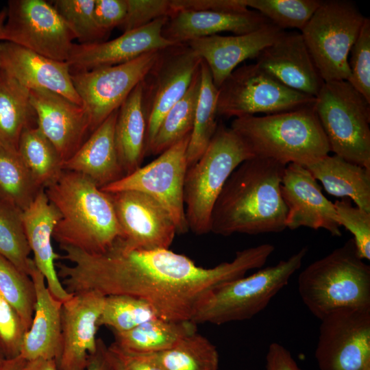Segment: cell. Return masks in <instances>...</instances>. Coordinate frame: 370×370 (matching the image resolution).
Segmentation results:
<instances>
[{
    "label": "cell",
    "mask_w": 370,
    "mask_h": 370,
    "mask_svg": "<svg viewBox=\"0 0 370 370\" xmlns=\"http://www.w3.org/2000/svg\"><path fill=\"white\" fill-rule=\"evenodd\" d=\"M61 249L64 252L61 258L70 264H57V271L68 293L138 297L148 302L158 317L172 321H191L210 291L262 268L270 256L261 244L237 251L230 262L204 268L169 249H136L120 238L101 254L68 246Z\"/></svg>",
    "instance_id": "1"
},
{
    "label": "cell",
    "mask_w": 370,
    "mask_h": 370,
    "mask_svg": "<svg viewBox=\"0 0 370 370\" xmlns=\"http://www.w3.org/2000/svg\"><path fill=\"white\" fill-rule=\"evenodd\" d=\"M286 165L254 157L231 173L214 205L210 232L257 235L285 229L288 209L281 193Z\"/></svg>",
    "instance_id": "2"
},
{
    "label": "cell",
    "mask_w": 370,
    "mask_h": 370,
    "mask_svg": "<svg viewBox=\"0 0 370 370\" xmlns=\"http://www.w3.org/2000/svg\"><path fill=\"white\" fill-rule=\"evenodd\" d=\"M45 191L60 214L53 234L60 247L101 254L121 237V227L109 194L88 177L64 170Z\"/></svg>",
    "instance_id": "3"
},
{
    "label": "cell",
    "mask_w": 370,
    "mask_h": 370,
    "mask_svg": "<svg viewBox=\"0 0 370 370\" xmlns=\"http://www.w3.org/2000/svg\"><path fill=\"white\" fill-rule=\"evenodd\" d=\"M230 128L254 157L284 165L306 166L330 151L313 105L273 114L235 118Z\"/></svg>",
    "instance_id": "4"
},
{
    "label": "cell",
    "mask_w": 370,
    "mask_h": 370,
    "mask_svg": "<svg viewBox=\"0 0 370 370\" xmlns=\"http://www.w3.org/2000/svg\"><path fill=\"white\" fill-rule=\"evenodd\" d=\"M298 291L319 320L338 309L370 308V266L358 254L353 238L307 266Z\"/></svg>",
    "instance_id": "5"
},
{
    "label": "cell",
    "mask_w": 370,
    "mask_h": 370,
    "mask_svg": "<svg viewBox=\"0 0 370 370\" xmlns=\"http://www.w3.org/2000/svg\"><path fill=\"white\" fill-rule=\"evenodd\" d=\"M254 157L236 132L218 123L207 148L186 173L184 203L188 230L197 235L210 232L212 211L225 183L238 165Z\"/></svg>",
    "instance_id": "6"
},
{
    "label": "cell",
    "mask_w": 370,
    "mask_h": 370,
    "mask_svg": "<svg viewBox=\"0 0 370 370\" xmlns=\"http://www.w3.org/2000/svg\"><path fill=\"white\" fill-rule=\"evenodd\" d=\"M308 252L304 247L286 260L254 273L227 282L210 291L197 307L191 321L221 325L251 319L263 310L300 269Z\"/></svg>",
    "instance_id": "7"
},
{
    "label": "cell",
    "mask_w": 370,
    "mask_h": 370,
    "mask_svg": "<svg viewBox=\"0 0 370 370\" xmlns=\"http://www.w3.org/2000/svg\"><path fill=\"white\" fill-rule=\"evenodd\" d=\"M330 151L370 169V102L346 80L324 82L313 104Z\"/></svg>",
    "instance_id": "8"
},
{
    "label": "cell",
    "mask_w": 370,
    "mask_h": 370,
    "mask_svg": "<svg viewBox=\"0 0 370 370\" xmlns=\"http://www.w3.org/2000/svg\"><path fill=\"white\" fill-rule=\"evenodd\" d=\"M365 17L351 1H322L301 34L324 82L350 77L348 56Z\"/></svg>",
    "instance_id": "9"
},
{
    "label": "cell",
    "mask_w": 370,
    "mask_h": 370,
    "mask_svg": "<svg viewBox=\"0 0 370 370\" xmlns=\"http://www.w3.org/2000/svg\"><path fill=\"white\" fill-rule=\"evenodd\" d=\"M314 99L284 86L256 63L243 64L218 88L217 114L234 119L273 114L312 106Z\"/></svg>",
    "instance_id": "10"
},
{
    "label": "cell",
    "mask_w": 370,
    "mask_h": 370,
    "mask_svg": "<svg viewBox=\"0 0 370 370\" xmlns=\"http://www.w3.org/2000/svg\"><path fill=\"white\" fill-rule=\"evenodd\" d=\"M190 135L159 154L148 164L100 189L107 193L138 191L160 203L171 214L177 234L188 227L184 203V185L188 169L186 152Z\"/></svg>",
    "instance_id": "11"
},
{
    "label": "cell",
    "mask_w": 370,
    "mask_h": 370,
    "mask_svg": "<svg viewBox=\"0 0 370 370\" xmlns=\"http://www.w3.org/2000/svg\"><path fill=\"white\" fill-rule=\"evenodd\" d=\"M161 50L146 53L125 63L71 73L73 86L85 108L90 134L119 108L157 61Z\"/></svg>",
    "instance_id": "12"
},
{
    "label": "cell",
    "mask_w": 370,
    "mask_h": 370,
    "mask_svg": "<svg viewBox=\"0 0 370 370\" xmlns=\"http://www.w3.org/2000/svg\"><path fill=\"white\" fill-rule=\"evenodd\" d=\"M4 40L48 58L66 62L75 37L51 3L10 0Z\"/></svg>",
    "instance_id": "13"
},
{
    "label": "cell",
    "mask_w": 370,
    "mask_h": 370,
    "mask_svg": "<svg viewBox=\"0 0 370 370\" xmlns=\"http://www.w3.org/2000/svg\"><path fill=\"white\" fill-rule=\"evenodd\" d=\"M320 321V370H370V308L338 309Z\"/></svg>",
    "instance_id": "14"
},
{
    "label": "cell",
    "mask_w": 370,
    "mask_h": 370,
    "mask_svg": "<svg viewBox=\"0 0 370 370\" xmlns=\"http://www.w3.org/2000/svg\"><path fill=\"white\" fill-rule=\"evenodd\" d=\"M201 62L187 43H177L160 51L142 81L147 123L146 153L164 116L186 92Z\"/></svg>",
    "instance_id": "15"
},
{
    "label": "cell",
    "mask_w": 370,
    "mask_h": 370,
    "mask_svg": "<svg viewBox=\"0 0 370 370\" xmlns=\"http://www.w3.org/2000/svg\"><path fill=\"white\" fill-rule=\"evenodd\" d=\"M113 204L121 236L136 249H169L177 233L169 212L156 200L138 191L108 193Z\"/></svg>",
    "instance_id": "16"
},
{
    "label": "cell",
    "mask_w": 370,
    "mask_h": 370,
    "mask_svg": "<svg viewBox=\"0 0 370 370\" xmlns=\"http://www.w3.org/2000/svg\"><path fill=\"white\" fill-rule=\"evenodd\" d=\"M105 296L88 291L72 294L62 306L59 370H86L97 350V333Z\"/></svg>",
    "instance_id": "17"
},
{
    "label": "cell",
    "mask_w": 370,
    "mask_h": 370,
    "mask_svg": "<svg viewBox=\"0 0 370 370\" xmlns=\"http://www.w3.org/2000/svg\"><path fill=\"white\" fill-rule=\"evenodd\" d=\"M281 193L288 209L286 228L324 229L334 236H341L334 203L323 195L307 168L295 163L287 164L282 179Z\"/></svg>",
    "instance_id": "18"
},
{
    "label": "cell",
    "mask_w": 370,
    "mask_h": 370,
    "mask_svg": "<svg viewBox=\"0 0 370 370\" xmlns=\"http://www.w3.org/2000/svg\"><path fill=\"white\" fill-rule=\"evenodd\" d=\"M168 18L156 19L144 27L123 32L109 41L86 45L74 43L66 62L71 73L125 63L146 53L175 45L165 39L162 34Z\"/></svg>",
    "instance_id": "19"
},
{
    "label": "cell",
    "mask_w": 370,
    "mask_h": 370,
    "mask_svg": "<svg viewBox=\"0 0 370 370\" xmlns=\"http://www.w3.org/2000/svg\"><path fill=\"white\" fill-rule=\"evenodd\" d=\"M29 97L37 127L54 145L63 162L66 161L90 134L85 108L49 90H30Z\"/></svg>",
    "instance_id": "20"
},
{
    "label": "cell",
    "mask_w": 370,
    "mask_h": 370,
    "mask_svg": "<svg viewBox=\"0 0 370 370\" xmlns=\"http://www.w3.org/2000/svg\"><path fill=\"white\" fill-rule=\"evenodd\" d=\"M256 60L261 69L297 92L315 97L324 83L299 32L284 31Z\"/></svg>",
    "instance_id": "21"
},
{
    "label": "cell",
    "mask_w": 370,
    "mask_h": 370,
    "mask_svg": "<svg viewBox=\"0 0 370 370\" xmlns=\"http://www.w3.org/2000/svg\"><path fill=\"white\" fill-rule=\"evenodd\" d=\"M0 69L29 90H49L82 106L66 62L54 60L15 43L1 40Z\"/></svg>",
    "instance_id": "22"
},
{
    "label": "cell",
    "mask_w": 370,
    "mask_h": 370,
    "mask_svg": "<svg viewBox=\"0 0 370 370\" xmlns=\"http://www.w3.org/2000/svg\"><path fill=\"white\" fill-rule=\"evenodd\" d=\"M284 31L271 23L244 34H216L186 43L207 64L213 83L219 88L238 64L247 59L256 58Z\"/></svg>",
    "instance_id": "23"
},
{
    "label": "cell",
    "mask_w": 370,
    "mask_h": 370,
    "mask_svg": "<svg viewBox=\"0 0 370 370\" xmlns=\"http://www.w3.org/2000/svg\"><path fill=\"white\" fill-rule=\"evenodd\" d=\"M60 219V212L50 203L45 189L38 192L30 206L23 212L26 238L35 265L44 276L52 295L64 301L72 294L66 291L58 275L56 260L60 256L55 252L52 245L54 228Z\"/></svg>",
    "instance_id": "24"
},
{
    "label": "cell",
    "mask_w": 370,
    "mask_h": 370,
    "mask_svg": "<svg viewBox=\"0 0 370 370\" xmlns=\"http://www.w3.org/2000/svg\"><path fill=\"white\" fill-rule=\"evenodd\" d=\"M36 292L33 318L26 331L21 356L25 360L53 359L57 363L61 353L62 306L48 288L44 276L35 263L31 270Z\"/></svg>",
    "instance_id": "25"
},
{
    "label": "cell",
    "mask_w": 370,
    "mask_h": 370,
    "mask_svg": "<svg viewBox=\"0 0 370 370\" xmlns=\"http://www.w3.org/2000/svg\"><path fill=\"white\" fill-rule=\"evenodd\" d=\"M271 23L257 11L243 12L179 11L169 17L162 28L163 37L173 43L216 35L222 32L249 33Z\"/></svg>",
    "instance_id": "26"
},
{
    "label": "cell",
    "mask_w": 370,
    "mask_h": 370,
    "mask_svg": "<svg viewBox=\"0 0 370 370\" xmlns=\"http://www.w3.org/2000/svg\"><path fill=\"white\" fill-rule=\"evenodd\" d=\"M118 110L110 114L90 134L75 153L63 162V170L82 174L100 188L125 176L118 158L114 140Z\"/></svg>",
    "instance_id": "27"
},
{
    "label": "cell",
    "mask_w": 370,
    "mask_h": 370,
    "mask_svg": "<svg viewBox=\"0 0 370 370\" xmlns=\"http://www.w3.org/2000/svg\"><path fill=\"white\" fill-rule=\"evenodd\" d=\"M147 135L141 82L119 107L115 123L116 149L125 175L141 166L146 156Z\"/></svg>",
    "instance_id": "28"
},
{
    "label": "cell",
    "mask_w": 370,
    "mask_h": 370,
    "mask_svg": "<svg viewBox=\"0 0 370 370\" xmlns=\"http://www.w3.org/2000/svg\"><path fill=\"white\" fill-rule=\"evenodd\" d=\"M305 167L328 193L349 197L357 207L370 212V169L336 155H327Z\"/></svg>",
    "instance_id": "29"
},
{
    "label": "cell",
    "mask_w": 370,
    "mask_h": 370,
    "mask_svg": "<svg viewBox=\"0 0 370 370\" xmlns=\"http://www.w3.org/2000/svg\"><path fill=\"white\" fill-rule=\"evenodd\" d=\"M36 124L29 90L0 69V146L18 152L22 132Z\"/></svg>",
    "instance_id": "30"
},
{
    "label": "cell",
    "mask_w": 370,
    "mask_h": 370,
    "mask_svg": "<svg viewBox=\"0 0 370 370\" xmlns=\"http://www.w3.org/2000/svg\"><path fill=\"white\" fill-rule=\"evenodd\" d=\"M196 332L197 324L190 320L172 321L158 317L125 332H113V343L133 352L160 353Z\"/></svg>",
    "instance_id": "31"
},
{
    "label": "cell",
    "mask_w": 370,
    "mask_h": 370,
    "mask_svg": "<svg viewBox=\"0 0 370 370\" xmlns=\"http://www.w3.org/2000/svg\"><path fill=\"white\" fill-rule=\"evenodd\" d=\"M18 153L40 189L56 182L64 171L58 151L37 125L23 130L18 141Z\"/></svg>",
    "instance_id": "32"
},
{
    "label": "cell",
    "mask_w": 370,
    "mask_h": 370,
    "mask_svg": "<svg viewBox=\"0 0 370 370\" xmlns=\"http://www.w3.org/2000/svg\"><path fill=\"white\" fill-rule=\"evenodd\" d=\"M200 86L201 67L195 73L186 92L164 116L146 155H159L190 134Z\"/></svg>",
    "instance_id": "33"
},
{
    "label": "cell",
    "mask_w": 370,
    "mask_h": 370,
    "mask_svg": "<svg viewBox=\"0 0 370 370\" xmlns=\"http://www.w3.org/2000/svg\"><path fill=\"white\" fill-rule=\"evenodd\" d=\"M200 67L201 86L186 152L188 168L195 164L203 154L218 125V88L213 83L207 64L202 59Z\"/></svg>",
    "instance_id": "34"
},
{
    "label": "cell",
    "mask_w": 370,
    "mask_h": 370,
    "mask_svg": "<svg viewBox=\"0 0 370 370\" xmlns=\"http://www.w3.org/2000/svg\"><path fill=\"white\" fill-rule=\"evenodd\" d=\"M40 190L18 153L0 146V201L23 212Z\"/></svg>",
    "instance_id": "35"
},
{
    "label": "cell",
    "mask_w": 370,
    "mask_h": 370,
    "mask_svg": "<svg viewBox=\"0 0 370 370\" xmlns=\"http://www.w3.org/2000/svg\"><path fill=\"white\" fill-rule=\"evenodd\" d=\"M158 354L164 370H219L217 347L197 332Z\"/></svg>",
    "instance_id": "36"
},
{
    "label": "cell",
    "mask_w": 370,
    "mask_h": 370,
    "mask_svg": "<svg viewBox=\"0 0 370 370\" xmlns=\"http://www.w3.org/2000/svg\"><path fill=\"white\" fill-rule=\"evenodd\" d=\"M30 253L23 212L0 201V255L18 270L29 275L34 264L33 259L29 258Z\"/></svg>",
    "instance_id": "37"
},
{
    "label": "cell",
    "mask_w": 370,
    "mask_h": 370,
    "mask_svg": "<svg viewBox=\"0 0 370 370\" xmlns=\"http://www.w3.org/2000/svg\"><path fill=\"white\" fill-rule=\"evenodd\" d=\"M158 317L145 300L129 295H112L105 297L98 325L109 328L112 332H121Z\"/></svg>",
    "instance_id": "38"
},
{
    "label": "cell",
    "mask_w": 370,
    "mask_h": 370,
    "mask_svg": "<svg viewBox=\"0 0 370 370\" xmlns=\"http://www.w3.org/2000/svg\"><path fill=\"white\" fill-rule=\"evenodd\" d=\"M0 297L18 314L27 330L36 304L34 282L29 275L18 270L0 255Z\"/></svg>",
    "instance_id": "39"
},
{
    "label": "cell",
    "mask_w": 370,
    "mask_h": 370,
    "mask_svg": "<svg viewBox=\"0 0 370 370\" xmlns=\"http://www.w3.org/2000/svg\"><path fill=\"white\" fill-rule=\"evenodd\" d=\"M320 0H245L272 24L284 30L296 28L301 31L321 5Z\"/></svg>",
    "instance_id": "40"
},
{
    "label": "cell",
    "mask_w": 370,
    "mask_h": 370,
    "mask_svg": "<svg viewBox=\"0 0 370 370\" xmlns=\"http://www.w3.org/2000/svg\"><path fill=\"white\" fill-rule=\"evenodd\" d=\"M95 0H55L51 4L57 10L79 44L104 41L108 34L97 25L94 7Z\"/></svg>",
    "instance_id": "41"
},
{
    "label": "cell",
    "mask_w": 370,
    "mask_h": 370,
    "mask_svg": "<svg viewBox=\"0 0 370 370\" xmlns=\"http://www.w3.org/2000/svg\"><path fill=\"white\" fill-rule=\"evenodd\" d=\"M348 61V82L370 102V19L365 17L358 36L352 45Z\"/></svg>",
    "instance_id": "42"
},
{
    "label": "cell",
    "mask_w": 370,
    "mask_h": 370,
    "mask_svg": "<svg viewBox=\"0 0 370 370\" xmlns=\"http://www.w3.org/2000/svg\"><path fill=\"white\" fill-rule=\"evenodd\" d=\"M339 225L353 235L358 254L362 260H370V212L352 206L342 199L334 203Z\"/></svg>",
    "instance_id": "43"
},
{
    "label": "cell",
    "mask_w": 370,
    "mask_h": 370,
    "mask_svg": "<svg viewBox=\"0 0 370 370\" xmlns=\"http://www.w3.org/2000/svg\"><path fill=\"white\" fill-rule=\"evenodd\" d=\"M26 331L16 312L0 297V353L5 359L21 356Z\"/></svg>",
    "instance_id": "44"
},
{
    "label": "cell",
    "mask_w": 370,
    "mask_h": 370,
    "mask_svg": "<svg viewBox=\"0 0 370 370\" xmlns=\"http://www.w3.org/2000/svg\"><path fill=\"white\" fill-rule=\"evenodd\" d=\"M127 12L119 26L123 32L144 27L156 19L174 14L169 0H126Z\"/></svg>",
    "instance_id": "45"
},
{
    "label": "cell",
    "mask_w": 370,
    "mask_h": 370,
    "mask_svg": "<svg viewBox=\"0 0 370 370\" xmlns=\"http://www.w3.org/2000/svg\"><path fill=\"white\" fill-rule=\"evenodd\" d=\"M112 370H164L158 353H137L123 349L114 343L106 347Z\"/></svg>",
    "instance_id": "46"
},
{
    "label": "cell",
    "mask_w": 370,
    "mask_h": 370,
    "mask_svg": "<svg viewBox=\"0 0 370 370\" xmlns=\"http://www.w3.org/2000/svg\"><path fill=\"white\" fill-rule=\"evenodd\" d=\"M127 12L126 0H95L94 15L100 29L109 33L123 23Z\"/></svg>",
    "instance_id": "47"
},
{
    "label": "cell",
    "mask_w": 370,
    "mask_h": 370,
    "mask_svg": "<svg viewBox=\"0 0 370 370\" xmlns=\"http://www.w3.org/2000/svg\"><path fill=\"white\" fill-rule=\"evenodd\" d=\"M174 13L179 11L243 12L249 10L245 0H171Z\"/></svg>",
    "instance_id": "48"
},
{
    "label": "cell",
    "mask_w": 370,
    "mask_h": 370,
    "mask_svg": "<svg viewBox=\"0 0 370 370\" xmlns=\"http://www.w3.org/2000/svg\"><path fill=\"white\" fill-rule=\"evenodd\" d=\"M266 370H301L291 352L283 345L272 343L266 355Z\"/></svg>",
    "instance_id": "49"
},
{
    "label": "cell",
    "mask_w": 370,
    "mask_h": 370,
    "mask_svg": "<svg viewBox=\"0 0 370 370\" xmlns=\"http://www.w3.org/2000/svg\"><path fill=\"white\" fill-rule=\"evenodd\" d=\"M107 345L98 338L96 352L90 356L86 370H112L106 356Z\"/></svg>",
    "instance_id": "50"
},
{
    "label": "cell",
    "mask_w": 370,
    "mask_h": 370,
    "mask_svg": "<svg viewBox=\"0 0 370 370\" xmlns=\"http://www.w3.org/2000/svg\"><path fill=\"white\" fill-rule=\"evenodd\" d=\"M24 370H59V368L56 360L38 358L27 360Z\"/></svg>",
    "instance_id": "51"
},
{
    "label": "cell",
    "mask_w": 370,
    "mask_h": 370,
    "mask_svg": "<svg viewBox=\"0 0 370 370\" xmlns=\"http://www.w3.org/2000/svg\"><path fill=\"white\" fill-rule=\"evenodd\" d=\"M26 362L21 356L12 359H4L0 364V370H24Z\"/></svg>",
    "instance_id": "52"
},
{
    "label": "cell",
    "mask_w": 370,
    "mask_h": 370,
    "mask_svg": "<svg viewBox=\"0 0 370 370\" xmlns=\"http://www.w3.org/2000/svg\"><path fill=\"white\" fill-rule=\"evenodd\" d=\"M7 17V10L4 8L0 10V41L4 40V25Z\"/></svg>",
    "instance_id": "53"
},
{
    "label": "cell",
    "mask_w": 370,
    "mask_h": 370,
    "mask_svg": "<svg viewBox=\"0 0 370 370\" xmlns=\"http://www.w3.org/2000/svg\"><path fill=\"white\" fill-rule=\"evenodd\" d=\"M4 357L3 356V355L0 353V364L3 362V360H4Z\"/></svg>",
    "instance_id": "54"
}]
</instances>
